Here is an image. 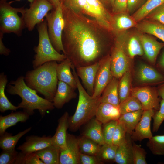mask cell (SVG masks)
Listing matches in <instances>:
<instances>
[{"label":"cell","mask_w":164,"mask_h":164,"mask_svg":"<svg viewBox=\"0 0 164 164\" xmlns=\"http://www.w3.org/2000/svg\"><path fill=\"white\" fill-rule=\"evenodd\" d=\"M153 123L152 131L157 132L164 121V100L161 99L159 109L155 111L152 116Z\"/></svg>","instance_id":"42"},{"label":"cell","mask_w":164,"mask_h":164,"mask_svg":"<svg viewBox=\"0 0 164 164\" xmlns=\"http://www.w3.org/2000/svg\"><path fill=\"white\" fill-rule=\"evenodd\" d=\"M37 29L39 42L38 46L34 48L36 53L32 63L34 68L48 62H61L67 58L65 54L58 52L53 46L49 37L46 19L37 25Z\"/></svg>","instance_id":"5"},{"label":"cell","mask_w":164,"mask_h":164,"mask_svg":"<svg viewBox=\"0 0 164 164\" xmlns=\"http://www.w3.org/2000/svg\"><path fill=\"white\" fill-rule=\"evenodd\" d=\"M79 139L67 133L66 146L60 149L59 164H80Z\"/></svg>","instance_id":"11"},{"label":"cell","mask_w":164,"mask_h":164,"mask_svg":"<svg viewBox=\"0 0 164 164\" xmlns=\"http://www.w3.org/2000/svg\"><path fill=\"white\" fill-rule=\"evenodd\" d=\"M148 140L147 146L152 153L155 155H164V135L153 136Z\"/></svg>","instance_id":"37"},{"label":"cell","mask_w":164,"mask_h":164,"mask_svg":"<svg viewBox=\"0 0 164 164\" xmlns=\"http://www.w3.org/2000/svg\"><path fill=\"white\" fill-rule=\"evenodd\" d=\"M155 111L154 110L144 111L141 118L131 135L132 140L141 141L149 139L153 135L151 129V122Z\"/></svg>","instance_id":"14"},{"label":"cell","mask_w":164,"mask_h":164,"mask_svg":"<svg viewBox=\"0 0 164 164\" xmlns=\"http://www.w3.org/2000/svg\"><path fill=\"white\" fill-rule=\"evenodd\" d=\"M138 80L143 83L162 84L164 75L152 67L144 63L138 66L136 73Z\"/></svg>","instance_id":"18"},{"label":"cell","mask_w":164,"mask_h":164,"mask_svg":"<svg viewBox=\"0 0 164 164\" xmlns=\"http://www.w3.org/2000/svg\"><path fill=\"white\" fill-rule=\"evenodd\" d=\"M138 32L144 53L151 63L155 64L160 50L164 47V43L158 41L151 35Z\"/></svg>","instance_id":"15"},{"label":"cell","mask_w":164,"mask_h":164,"mask_svg":"<svg viewBox=\"0 0 164 164\" xmlns=\"http://www.w3.org/2000/svg\"><path fill=\"white\" fill-rule=\"evenodd\" d=\"M30 116L24 111L12 112L5 116H0V135H2L9 128L19 122H24L28 120Z\"/></svg>","instance_id":"28"},{"label":"cell","mask_w":164,"mask_h":164,"mask_svg":"<svg viewBox=\"0 0 164 164\" xmlns=\"http://www.w3.org/2000/svg\"><path fill=\"white\" fill-rule=\"evenodd\" d=\"M131 76L128 71L125 73L119 80L118 91L120 103L131 94Z\"/></svg>","instance_id":"35"},{"label":"cell","mask_w":164,"mask_h":164,"mask_svg":"<svg viewBox=\"0 0 164 164\" xmlns=\"http://www.w3.org/2000/svg\"><path fill=\"white\" fill-rule=\"evenodd\" d=\"M146 0H127L128 12L133 14L140 8Z\"/></svg>","instance_id":"48"},{"label":"cell","mask_w":164,"mask_h":164,"mask_svg":"<svg viewBox=\"0 0 164 164\" xmlns=\"http://www.w3.org/2000/svg\"><path fill=\"white\" fill-rule=\"evenodd\" d=\"M104 7L111 13L114 0H100Z\"/></svg>","instance_id":"50"},{"label":"cell","mask_w":164,"mask_h":164,"mask_svg":"<svg viewBox=\"0 0 164 164\" xmlns=\"http://www.w3.org/2000/svg\"><path fill=\"white\" fill-rule=\"evenodd\" d=\"M62 7L64 21L63 44L67 58L75 68L94 64L110 55L105 35L112 32L94 19Z\"/></svg>","instance_id":"1"},{"label":"cell","mask_w":164,"mask_h":164,"mask_svg":"<svg viewBox=\"0 0 164 164\" xmlns=\"http://www.w3.org/2000/svg\"><path fill=\"white\" fill-rule=\"evenodd\" d=\"M121 114L119 106L109 103H101L96 111L95 117L102 124L113 120H118Z\"/></svg>","instance_id":"21"},{"label":"cell","mask_w":164,"mask_h":164,"mask_svg":"<svg viewBox=\"0 0 164 164\" xmlns=\"http://www.w3.org/2000/svg\"><path fill=\"white\" fill-rule=\"evenodd\" d=\"M32 127H30L17 134L12 135V133L5 131L0 135V147L2 149H9L15 148L19 139L24 135L29 132Z\"/></svg>","instance_id":"31"},{"label":"cell","mask_w":164,"mask_h":164,"mask_svg":"<svg viewBox=\"0 0 164 164\" xmlns=\"http://www.w3.org/2000/svg\"><path fill=\"white\" fill-rule=\"evenodd\" d=\"M128 13L127 0H114L111 11L112 15Z\"/></svg>","instance_id":"46"},{"label":"cell","mask_w":164,"mask_h":164,"mask_svg":"<svg viewBox=\"0 0 164 164\" xmlns=\"http://www.w3.org/2000/svg\"><path fill=\"white\" fill-rule=\"evenodd\" d=\"M8 82L7 76L3 72L0 74V111L4 112L5 111L10 110L16 111L19 108L18 106L12 104L5 95V90Z\"/></svg>","instance_id":"33"},{"label":"cell","mask_w":164,"mask_h":164,"mask_svg":"<svg viewBox=\"0 0 164 164\" xmlns=\"http://www.w3.org/2000/svg\"><path fill=\"white\" fill-rule=\"evenodd\" d=\"M72 63L67 58L59 63L57 67V75L58 80L65 82L74 90L77 85L74 76L71 71Z\"/></svg>","instance_id":"26"},{"label":"cell","mask_w":164,"mask_h":164,"mask_svg":"<svg viewBox=\"0 0 164 164\" xmlns=\"http://www.w3.org/2000/svg\"><path fill=\"white\" fill-rule=\"evenodd\" d=\"M145 19L157 22L164 25V3L152 11Z\"/></svg>","instance_id":"45"},{"label":"cell","mask_w":164,"mask_h":164,"mask_svg":"<svg viewBox=\"0 0 164 164\" xmlns=\"http://www.w3.org/2000/svg\"><path fill=\"white\" fill-rule=\"evenodd\" d=\"M147 152L144 148L132 141V156L134 164H147Z\"/></svg>","instance_id":"40"},{"label":"cell","mask_w":164,"mask_h":164,"mask_svg":"<svg viewBox=\"0 0 164 164\" xmlns=\"http://www.w3.org/2000/svg\"><path fill=\"white\" fill-rule=\"evenodd\" d=\"M51 136L42 137L35 135L28 136L26 141L17 149L24 153H33L52 145Z\"/></svg>","instance_id":"17"},{"label":"cell","mask_w":164,"mask_h":164,"mask_svg":"<svg viewBox=\"0 0 164 164\" xmlns=\"http://www.w3.org/2000/svg\"><path fill=\"white\" fill-rule=\"evenodd\" d=\"M71 69L76 82L79 95L75 112L73 116L68 118V128L71 131H75L95 117L97 108L101 102L100 97H93L84 89L76 73L75 68L73 65Z\"/></svg>","instance_id":"4"},{"label":"cell","mask_w":164,"mask_h":164,"mask_svg":"<svg viewBox=\"0 0 164 164\" xmlns=\"http://www.w3.org/2000/svg\"><path fill=\"white\" fill-rule=\"evenodd\" d=\"M18 153L15 148L2 149L0 155V164H14Z\"/></svg>","instance_id":"43"},{"label":"cell","mask_w":164,"mask_h":164,"mask_svg":"<svg viewBox=\"0 0 164 164\" xmlns=\"http://www.w3.org/2000/svg\"><path fill=\"white\" fill-rule=\"evenodd\" d=\"M117 34L120 36L125 52L130 58L144 54L138 32L131 33L126 31Z\"/></svg>","instance_id":"16"},{"label":"cell","mask_w":164,"mask_h":164,"mask_svg":"<svg viewBox=\"0 0 164 164\" xmlns=\"http://www.w3.org/2000/svg\"><path fill=\"white\" fill-rule=\"evenodd\" d=\"M34 153L44 164H59L60 149L51 145Z\"/></svg>","instance_id":"30"},{"label":"cell","mask_w":164,"mask_h":164,"mask_svg":"<svg viewBox=\"0 0 164 164\" xmlns=\"http://www.w3.org/2000/svg\"><path fill=\"white\" fill-rule=\"evenodd\" d=\"M111 70L113 76L118 78L129 71L130 59L125 50L120 36L114 35L110 53Z\"/></svg>","instance_id":"8"},{"label":"cell","mask_w":164,"mask_h":164,"mask_svg":"<svg viewBox=\"0 0 164 164\" xmlns=\"http://www.w3.org/2000/svg\"><path fill=\"white\" fill-rule=\"evenodd\" d=\"M118 122V120H113L103 124L102 132L105 143L112 144L113 134Z\"/></svg>","instance_id":"41"},{"label":"cell","mask_w":164,"mask_h":164,"mask_svg":"<svg viewBox=\"0 0 164 164\" xmlns=\"http://www.w3.org/2000/svg\"><path fill=\"white\" fill-rule=\"evenodd\" d=\"M1 0L3 1H7V0ZM20 0H15V1H20ZM27 0L30 3H32L34 1V0Z\"/></svg>","instance_id":"54"},{"label":"cell","mask_w":164,"mask_h":164,"mask_svg":"<svg viewBox=\"0 0 164 164\" xmlns=\"http://www.w3.org/2000/svg\"><path fill=\"white\" fill-rule=\"evenodd\" d=\"M110 55L102 61L95 80L94 94L92 96L99 97L113 77L111 70Z\"/></svg>","instance_id":"12"},{"label":"cell","mask_w":164,"mask_h":164,"mask_svg":"<svg viewBox=\"0 0 164 164\" xmlns=\"http://www.w3.org/2000/svg\"><path fill=\"white\" fill-rule=\"evenodd\" d=\"M53 9V5L47 0H34L29 8H24L21 13L26 27L29 31H32Z\"/></svg>","instance_id":"9"},{"label":"cell","mask_w":164,"mask_h":164,"mask_svg":"<svg viewBox=\"0 0 164 164\" xmlns=\"http://www.w3.org/2000/svg\"><path fill=\"white\" fill-rule=\"evenodd\" d=\"M45 17L49 37L53 46L58 52H62L65 54L62 41L64 21L60 4L49 12Z\"/></svg>","instance_id":"7"},{"label":"cell","mask_w":164,"mask_h":164,"mask_svg":"<svg viewBox=\"0 0 164 164\" xmlns=\"http://www.w3.org/2000/svg\"><path fill=\"white\" fill-rule=\"evenodd\" d=\"M157 90L159 96L164 100V82L159 86Z\"/></svg>","instance_id":"52"},{"label":"cell","mask_w":164,"mask_h":164,"mask_svg":"<svg viewBox=\"0 0 164 164\" xmlns=\"http://www.w3.org/2000/svg\"><path fill=\"white\" fill-rule=\"evenodd\" d=\"M4 34L0 32V54L5 56H8L10 52V50L6 47L4 45L3 41L2 39Z\"/></svg>","instance_id":"49"},{"label":"cell","mask_w":164,"mask_h":164,"mask_svg":"<svg viewBox=\"0 0 164 164\" xmlns=\"http://www.w3.org/2000/svg\"><path fill=\"white\" fill-rule=\"evenodd\" d=\"M78 139L80 153L89 155H98L101 145L84 136Z\"/></svg>","instance_id":"34"},{"label":"cell","mask_w":164,"mask_h":164,"mask_svg":"<svg viewBox=\"0 0 164 164\" xmlns=\"http://www.w3.org/2000/svg\"><path fill=\"white\" fill-rule=\"evenodd\" d=\"M138 31L153 36L164 43V25L155 21L145 19L137 23Z\"/></svg>","instance_id":"23"},{"label":"cell","mask_w":164,"mask_h":164,"mask_svg":"<svg viewBox=\"0 0 164 164\" xmlns=\"http://www.w3.org/2000/svg\"><path fill=\"white\" fill-rule=\"evenodd\" d=\"M69 114L65 112L58 121V125L54 135L51 137L52 145L60 149L66 145L67 130L69 128Z\"/></svg>","instance_id":"20"},{"label":"cell","mask_w":164,"mask_h":164,"mask_svg":"<svg viewBox=\"0 0 164 164\" xmlns=\"http://www.w3.org/2000/svg\"><path fill=\"white\" fill-rule=\"evenodd\" d=\"M83 136L95 142L100 145L105 143L102 132V123L94 117L88 122Z\"/></svg>","instance_id":"27"},{"label":"cell","mask_w":164,"mask_h":164,"mask_svg":"<svg viewBox=\"0 0 164 164\" xmlns=\"http://www.w3.org/2000/svg\"><path fill=\"white\" fill-rule=\"evenodd\" d=\"M137 23L131 15L128 13L113 15L112 32L114 35L135 27Z\"/></svg>","instance_id":"24"},{"label":"cell","mask_w":164,"mask_h":164,"mask_svg":"<svg viewBox=\"0 0 164 164\" xmlns=\"http://www.w3.org/2000/svg\"><path fill=\"white\" fill-rule=\"evenodd\" d=\"M114 162L118 164H134L132 140L130 134L127 133L125 140L118 146Z\"/></svg>","instance_id":"22"},{"label":"cell","mask_w":164,"mask_h":164,"mask_svg":"<svg viewBox=\"0 0 164 164\" xmlns=\"http://www.w3.org/2000/svg\"><path fill=\"white\" fill-rule=\"evenodd\" d=\"M119 108L121 114L142 109L139 101L131 95L120 103Z\"/></svg>","instance_id":"36"},{"label":"cell","mask_w":164,"mask_h":164,"mask_svg":"<svg viewBox=\"0 0 164 164\" xmlns=\"http://www.w3.org/2000/svg\"><path fill=\"white\" fill-rule=\"evenodd\" d=\"M7 87L8 93L18 95L21 98L22 101L18 106L29 116L33 114L34 111L37 110L43 117L47 111L55 108L52 102L40 97L35 90L29 87L23 76H19L15 80L11 81Z\"/></svg>","instance_id":"3"},{"label":"cell","mask_w":164,"mask_h":164,"mask_svg":"<svg viewBox=\"0 0 164 164\" xmlns=\"http://www.w3.org/2000/svg\"><path fill=\"white\" fill-rule=\"evenodd\" d=\"M57 62L52 61L45 63L28 71L24 77L25 82L29 87L52 102L58 82Z\"/></svg>","instance_id":"2"},{"label":"cell","mask_w":164,"mask_h":164,"mask_svg":"<svg viewBox=\"0 0 164 164\" xmlns=\"http://www.w3.org/2000/svg\"><path fill=\"white\" fill-rule=\"evenodd\" d=\"M102 60L94 64L75 68L76 73L81 80L87 93L92 96L96 75Z\"/></svg>","instance_id":"13"},{"label":"cell","mask_w":164,"mask_h":164,"mask_svg":"<svg viewBox=\"0 0 164 164\" xmlns=\"http://www.w3.org/2000/svg\"><path fill=\"white\" fill-rule=\"evenodd\" d=\"M164 3V0H146L143 5L131 15L138 23L145 19L152 11Z\"/></svg>","instance_id":"32"},{"label":"cell","mask_w":164,"mask_h":164,"mask_svg":"<svg viewBox=\"0 0 164 164\" xmlns=\"http://www.w3.org/2000/svg\"><path fill=\"white\" fill-rule=\"evenodd\" d=\"M119 78L113 77L100 97L101 103H107L119 106L120 102L118 87Z\"/></svg>","instance_id":"25"},{"label":"cell","mask_w":164,"mask_h":164,"mask_svg":"<svg viewBox=\"0 0 164 164\" xmlns=\"http://www.w3.org/2000/svg\"><path fill=\"white\" fill-rule=\"evenodd\" d=\"M80 164H99L103 162L97 156L89 155L80 153Z\"/></svg>","instance_id":"47"},{"label":"cell","mask_w":164,"mask_h":164,"mask_svg":"<svg viewBox=\"0 0 164 164\" xmlns=\"http://www.w3.org/2000/svg\"><path fill=\"white\" fill-rule=\"evenodd\" d=\"M144 110L143 109L121 114L118 120L127 133L132 134L139 121Z\"/></svg>","instance_id":"29"},{"label":"cell","mask_w":164,"mask_h":164,"mask_svg":"<svg viewBox=\"0 0 164 164\" xmlns=\"http://www.w3.org/2000/svg\"><path fill=\"white\" fill-rule=\"evenodd\" d=\"M52 4L54 7V9L56 8L60 4V0H47Z\"/></svg>","instance_id":"53"},{"label":"cell","mask_w":164,"mask_h":164,"mask_svg":"<svg viewBox=\"0 0 164 164\" xmlns=\"http://www.w3.org/2000/svg\"><path fill=\"white\" fill-rule=\"evenodd\" d=\"M14 164H44L34 153H19Z\"/></svg>","instance_id":"39"},{"label":"cell","mask_w":164,"mask_h":164,"mask_svg":"<svg viewBox=\"0 0 164 164\" xmlns=\"http://www.w3.org/2000/svg\"><path fill=\"white\" fill-rule=\"evenodd\" d=\"M158 66L161 70L164 73V49L159 58L158 63Z\"/></svg>","instance_id":"51"},{"label":"cell","mask_w":164,"mask_h":164,"mask_svg":"<svg viewBox=\"0 0 164 164\" xmlns=\"http://www.w3.org/2000/svg\"><path fill=\"white\" fill-rule=\"evenodd\" d=\"M127 133L122 126L118 122L113 134L112 144L118 146L120 145L125 140Z\"/></svg>","instance_id":"44"},{"label":"cell","mask_w":164,"mask_h":164,"mask_svg":"<svg viewBox=\"0 0 164 164\" xmlns=\"http://www.w3.org/2000/svg\"><path fill=\"white\" fill-rule=\"evenodd\" d=\"M118 147V145L113 144L105 143L101 145L97 156L102 161H114Z\"/></svg>","instance_id":"38"},{"label":"cell","mask_w":164,"mask_h":164,"mask_svg":"<svg viewBox=\"0 0 164 164\" xmlns=\"http://www.w3.org/2000/svg\"><path fill=\"white\" fill-rule=\"evenodd\" d=\"M74 90L67 83L58 80L57 90L53 101L54 107L60 109L66 103L75 98L77 94Z\"/></svg>","instance_id":"19"},{"label":"cell","mask_w":164,"mask_h":164,"mask_svg":"<svg viewBox=\"0 0 164 164\" xmlns=\"http://www.w3.org/2000/svg\"><path fill=\"white\" fill-rule=\"evenodd\" d=\"M13 2L0 0V32L20 36L26 26L22 17H19L18 13L21 14L25 8L12 7L11 4Z\"/></svg>","instance_id":"6"},{"label":"cell","mask_w":164,"mask_h":164,"mask_svg":"<svg viewBox=\"0 0 164 164\" xmlns=\"http://www.w3.org/2000/svg\"><path fill=\"white\" fill-rule=\"evenodd\" d=\"M131 94L140 102L144 110L157 111L160 107V101L157 90L148 87H135L131 89Z\"/></svg>","instance_id":"10"}]
</instances>
